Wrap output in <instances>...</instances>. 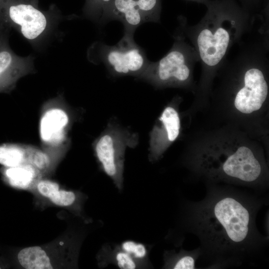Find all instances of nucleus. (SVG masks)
Instances as JSON below:
<instances>
[{
  "label": "nucleus",
  "instance_id": "11",
  "mask_svg": "<svg viewBox=\"0 0 269 269\" xmlns=\"http://www.w3.org/2000/svg\"><path fill=\"white\" fill-rule=\"evenodd\" d=\"M99 264L102 268L114 265L122 269L146 268L124 251L118 244H106L100 251Z\"/></svg>",
  "mask_w": 269,
  "mask_h": 269
},
{
  "label": "nucleus",
  "instance_id": "4",
  "mask_svg": "<svg viewBox=\"0 0 269 269\" xmlns=\"http://www.w3.org/2000/svg\"><path fill=\"white\" fill-rule=\"evenodd\" d=\"M133 35L125 33L123 38L113 46L94 42L88 50V59L94 63H103L118 75L144 72L150 61L143 50L134 41Z\"/></svg>",
  "mask_w": 269,
  "mask_h": 269
},
{
  "label": "nucleus",
  "instance_id": "22",
  "mask_svg": "<svg viewBox=\"0 0 269 269\" xmlns=\"http://www.w3.org/2000/svg\"><path fill=\"white\" fill-rule=\"evenodd\" d=\"M9 30L0 25V44L9 37Z\"/></svg>",
  "mask_w": 269,
  "mask_h": 269
},
{
  "label": "nucleus",
  "instance_id": "13",
  "mask_svg": "<svg viewBox=\"0 0 269 269\" xmlns=\"http://www.w3.org/2000/svg\"><path fill=\"white\" fill-rule=\"evenodd\" d=\"M18 261L26 269H53L51 258L46 250L39 246L23 249L18 254Z\"/></svg>",
  "mask_w": 269,
  "mask_h": 269
},
{
  "label": "nucleus",
  "instance_id": "20",
  "mask_svg": "<svg viewBox=\"0 0 269 269\" xmlns=\"http://www.w3.org/2000/svg\"><path fill=\"white\" fill-rule=\"evenodd\" d=\"M251 15L260 19L269 18V0H236Z\"/></svg>",
  "mask_w": 269,
  "mask_h": 269
},
{
  "label": "nucleus",
  "instance_id": "10",
  "mask_svg": "<svg viewBox=\"0 0 269 269\" xmlns=\"http://www.w3.org/2000/svg\"><path fill=\"white\" fill-rule=\"evenodd\" d=\"M115 140L108 134L101 136L95 145L97 157L102 168L120 191L123 188V157L116 147Z\"/></svg>",
  "mask_w": 269,
  "mask_h": 269
},
{
  "label": "nucleus",
  "instance_id": "23",
  "mask_svg": "<svg viewBox=\"0 0 269 269\" xmlns=\"http://www.w3.org/2000/svg\"><path fill=\"white\" fill-rule=\"evenodd\" d=\"M189 0L196 2L199 3L204 4L207 0Z\"/></svg>",
  "mask_w": 269,
  "mask_h": 269
},
{
  "label": "nucleus",
  "instance_id": "24",
  "mask_svg": "<svg viewBox=\"0 0 269 269\" xmlns=\"http://www.w3.org/2000/svg\"><path fill=\"white\" fill-rule=\"evenodd\" d=\"M31 1L34 4L38 6L39 0H31Z\"/></svg>",
  "mask_w": 269,
  "mask_h": 269
},
{
  "label": "nucleus",
  "instance_id": "17",
  "mask_svg": "<svg viewBox=\"0 0 269 269\" xmlns=\"http://www.w3.org/2000/svg\"><path fill=\"white\" fill-rule=\"evenodd\" d=\"M159 120L162 123L167 133L168 139L173 141L177 137L180 130V120L176 111L171 107L163 111Z\"/></svg>",
  "mask_w": 269,
  "mask_h": 269
},
{
  "label": "nucleus",
  "instance_id": "25",
  "mask_svg": "<svg viewBox=\"0 0 269 269\" xmlns=\"http://www.w3.org/2000/svg\"><path fill=\"white\" fill-rule=\"evenodd\" d=\"M0 269H1V268L0 267Z\"/></svg>",
  "mask_w": 269,
  "mask_h": 269
},
{
  "label": "nucleus",
  "instance_id": "18",
  "mask_svg": "<svg viewBox=\"0 0 269 269\" xmlns=\"http://www.w3.org/2000/svg\"><path fill=\"white\" fill-rule=\"evenodd\" d=\"M121 248L146 268L152 267L148 258L149 249L146 245L132 240H127L119 245Z\"/></svg>",
  "mask_w": 269,
  "mask_h": 269
},
{
  "label": "nucleus",
  "instance_id": "3",
  "mask_svg": "<svg viewBox=\"0 0 269 269\" xmlns=\"http://www.w3.org/2000/svg\"><path fill=\"white\" fill-rule=\"evenodd\" d=\"M64 18L55 4L42 9L31 0H0V25L16 30L37 51L58 37Z\"/></svg>",
  "mask_w": 269,
  "mask_h": 269
},
{
  "label": "nucleus",
  "instance_id": "16",
  "mask_svg": "<svg viewBox=\"0 0 269 269\" xmlns=\"http://www.w3.org/2000/svg\"><path fill=\"white\" fill-rule=\"evenodd\" d=\"M29 145L4 143L0 145V164L12 167L27 164Z\"/></svg>",
  "mask_w": 269,
  "mask_h": 269
},
{
  "label": "nucleus",
  "instance_id": "2",
  "mask_svg": "<svg viewBox=\"0 0 269 269\" xmlns=\"http://www.w3.org/2000/svg\"><path fill=\"white\" fill-rule=\"evenodd\" d=\"M204 16L193 25L186 17H178L177 30L195 50L207 76L220 68L232 46L254 28L259 19L244 10L236 0H207Z\"/></svg>",
  "mask_w": 269,
  "mask_h": 269
},
{
  "label": "nucleus",
  "instance_id": "12",
  "mask_svg": "<svg viewBox=\"0 0 269 269\" xmlns=\"http://www.w3.org/2000/svg\"><path fill=\"white\" fill-rule=\"evenodd\" d=\"M200 247L192 251H187L181 248L178 252L174 250H166L163 255V269H198L196 263L201 257Z\"/></svg>",
  "mask_w": 269,
  "mask_h": 269
},
{
  "label": "nucleus",
  "instance_id": "1",
  "mask_svg": "<svg viewBox=\"0 0 269 269\" xmlns=\"http://www.w3.org/2000/svg\"><path fill=\"white\" fill-rule=\"evenodd\" d=\"M268 201L259 194L210 186L202 200L182 204L178 224L199 239L206 268L239 266L268 245V236L256 225L257 214Z\"/></svg>",
  "mask_w": 269,
  "mask_h": 269
},
{
  "label": "nucleus",
  "instance_id": "9",
  "mask_svg": "<svg viewBox=\"0 0 269 269\" xmlns=\"http://www.w3.org/2000/svg\"><path fill=\"white\" fill-rule=\"evenodd\" d=\"M6 38L0 44V93H9L22 77L35 71L34 57L21 56L10 48Z\"/></svg>",
  "mask_w": 269,
  "mask_h": 269
},
{
  "label": "nucleus",
  "instance_id": "5",
  "mask_svg": "<svg viewBox=\"0 0 269 269\" xmlns=\"http://www.w3.org/2000/svg\"><path fill=\"white\" fill-rule=\"evenodd\" d=\"M173 45L167 53L157 62H150L143 72L160 83H184L191 77L193 68L199 62L194 47L176 31Z\"/></svg>",
  "mask_w": 269,
  "mask_h": 269
},
{
  "label": "nucleus",
  "instance_id": "21",
  "mask_svg": "<svg viewBox=\"0 0 269 269\" xmlns=\"http://www.w3.org/2000/svg\"><path fill=\"white\" fill-rule=\"evenodd\" d=\"M113 0H85L83 14L90 19L100 21L104 10Z\"/></svg>",
  "mask_w": 269,
  "mask_h": 269
},
{
  "label": "nucleus",
  "instance_id": "19",
  "mask_svg": "<svg viewBox=\"0 0 269 269\" xmlns=\"http://www.w3.org/2000/svg\"><path fill=\"white\" fill-rule=\"evenodd\" d=\"M51 159L50 153L44 149L29 145L27 164L42 173L50 167Z\"/></svg>",
  "mask_w": 269,
  "mask_h": 269
},
{
  "label": "nucleus",
  "instance_id": "6",
  "mask_svg": "<svg viewBox=\"0 0 269 269\" xmlns=\"http://www.w3.org/2000/svg\"><path fill=\"white\" fill-rule=\"evenodd\" d=\"M45 106L39 123V134L43 147L49 153L61 151L68 143L70 116L63 107L60 96L50 100Z\"/></svg>",
  "mask_w": 269,
  "mask_h": 269
},
{
  "label": "nucleus",
  "instance_id": "8",
  "mask_svg": "<svg viewBox=\"0 0 269 269\" xmlns=\"http://www.w3.org/2000/svg\"><path fill=\"white\" fill-rule=\"evenodd\" d=\"M222 176L227 179L237 180L239 183L260 185L263 168L259 160L248 147L241 146L233 154L228 156L221 165Z\"/></svg>",
  "mask_w": 269,
  "mask_h": 269
},
{
  "label": "nucleus",
  "instance_id": "7",
  "mask_svg": "<svg viewBox=\"0 0 269 269\" xmlns=\"http://www.w3.org/2000/svg\"><path fill=\"white\" fill-rule=\"evenodd\" d=\"M161 10V0H113L102 19H118L126 26L135 27L144 22L159 21Z\"/></svg>",
  "mask_w": 269,
  "mask_h": 269
},
{
  "label": "nucleus",
  "instance_id": "14",
  "mask_svg": "<svg viewBox=\"0 0 269 269\" xmlns=\"http://www.w3.org/2000/svg\"><path fill=\"white\" fill-rule=\"evenodd\" d=\"M41 174V172L28 164L7 167L4 172L9 184L19 188L30 187L38 181Z\"/></svg>",
  "mask_w": 269,
  "mask_h": 269
},
{
  "label": "nucleus",
  "instance_id": "15",
  "mask_svg": "<svg viewBox=\"0 0 269 269\" xmlns=\"http://www.w3.org/2000/svg\"><path fill=\"white\" fill-rule=\"evenodd\" d=\"M37 188L42 195L48 198L57 205L70 206L74 204L77 199V196L74 192L59 190L58 184L50 180L38 181Z\"/></svg>",
  "mask_w": 269,
  "mask_h": 269
}]
</instances>
